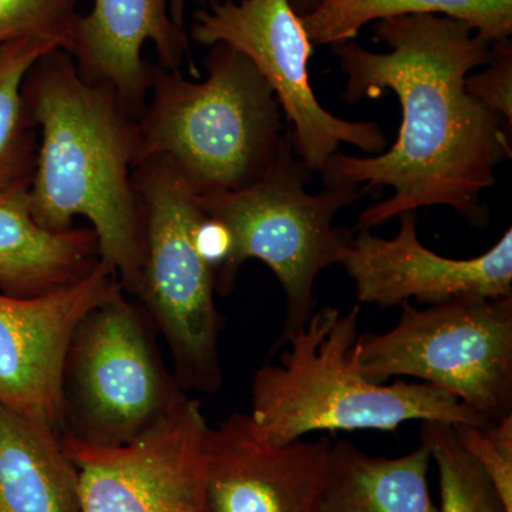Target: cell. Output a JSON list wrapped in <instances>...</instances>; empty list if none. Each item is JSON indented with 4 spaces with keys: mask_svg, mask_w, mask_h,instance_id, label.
<instances>
[{
    "mask_svg": "<svg viewBox=\"0 0 512 512\" xmlns=\"http://www.w3.org/2000/svg\"><path fill=\"white\" fill-rule=\"evenodd\" d=\"M429 448L396 458L332 443L319 512H440L431 498Z\"/></svg>",
    "mask_w": 512,
    "mask_h": 512,
    "instance_id": "17",
    "label": "cell"
},
{
    "mask_svg": "<svg viewBox=\"0 0 512 512\" xmlns=\"http://www.w3.org/2000/svg\"><path fill=\"white\" fill-rule=\"evenodd\" d=\"M63 49L53 37H25L0 46V183L19 180L10 173V165L18 167L20 143L25 138L29 120L23 100V84L36 62L47 53Z\"/></svg>",
    "mask_w": 512,
    "mask_h": 512,
    "instance_id": "20",
    "label": "cell"
},
{
    "mask_svg": "<svg viewBox=\"0 0 512 512\" xmlns=\"http://www.w3.org/2000/svg\"><path fill=\"white\" fill-rule=\"evenodd\" d=\"M407 15L461 20L490 42L512 33V0H325L301 19L313 47H333L353 42L370 23Z\"/></svg>",
    "mask_w": 512,
    "mask_h": 512,
    "instance_id": "18",
    "label": "cell"
},
{
    "mask_svg": "<svg viewBox=\"0 0 512 512\" xmlns=\"http://www.w3.org/2000/svg\"><path fill=\"white\" fill-rule=\"evenodd\" d=\"M360 308L326 306L285 345L281 365L252 380L249 413L259 436L286 446L315 431H396L407 421L483 426L485 421L429 383H372L359 366Z\"/></svg>",
    "mask_w": 512,
    "mask_h": 512,
    "instance_id": "4",
    "label": "cell"
},
{
    "mask_svg": "<svg viewBox=\"0 0 512 512\" xmlns=\"http://www.w3.org/2000/svg\"><path fill=\"white\" fill-rule=\"evenodd\" d=\"M204 63L201 82L153 66L150 103L137 119L136 167L161 161L197 197L258 183L286 136L281 104L247 57L217 43Z\"/></svg>",
    "mask_w": 512,
    "mask_h": 512,
    "instance_id": "3",
    "label": "cell"
},
{
    "mask_svg": "<svg viewBox=\"0 0 512 512\" xmlns=\"http://www.w3.org/2000/svg\"><path fill=\"white\" fill-rule=\"evenodd\" d=\"M359 366L372 383L416 377L498 423L512 414V296L403 303L394 328L359 336Z\"/></svg>",
    "mask_w": 512,
    "mask_h": 512,
    "instance_id": "7",
    "label": "cell"
},
{
    "mask_svg": "<svg viewBox=\"0 0 512 512\" xmlns=\"http://www.w3.org/2000/svg\"><path fill=\"white\" fill-rule=\"evenodd\" d=\"M195 241L202 258L214 269L217 278L218 271L227 264L231 255V232L220 220L204 214L195 231Z\"/></svg>",
    "mask_w": 512,
    "mask_h": 512,
    "instance_id": "24",
    "label": "cell"
},
{
    "mask_svg": "<svg viewBox=\"0 0 512 512\" xmlns=\"http://www.w3.org/2000/svg\"><path fill=\"white\" fill-rule=\"evenodd\" d=\"M30 181L0 183V289L19 298L77 284L101 261L92 227L50 231L36 221Z\"/></svg>",
    "mask_w": 512,
    "mask_h": 512,
    "instance_id": "15",
    "label": "cell"
},
{
    "mask_svg": "<svg viewBox=\"0 0 512 512\" xmlns=\"http://www.w3.org/2000/svg\"><path fill=\"white\" fill-rule=\"evenodd\" d=\"M421 443L439 470L440 512H508L483 468L461 446L454 426L423 421Z\"/></svg>",
    "mask_w": 512,
    "mask_h": 512,
    "instance_id": "19",
    "label": "cell"
},
{
    "mask_svg": "<svg viewBox=\"0 0 512 512\" xmlns=\"http://www.w3.org/2000/svg\"><path fill=\"white\" fill-rule=\"evenodd\" d=\"M461 446L483 468L508 512H512V414L494 424L454 426Z\"/></svg>",
    "mask_w": 512,
    "mask_h": 512,
    "instance_id": "22",
    "label": "cell"
},
{
    "mask_svg": "<svg viewBox=\"0 0 512 512\" xmlns=\"http://www.w3.org/2000/svg\"><path fill=\"white\" fill-rule=\"evenodd\" d=\"M332 440L275 446L251 416L234 413L205 437L211 512H319Z\"/></svg>",
    "mask_w": 512,
    "mask_h": 512,
    "instance_id": "13",
    "label": "cell"
},
{
    "mask_svg": "<svg viewBox=\"0 0 512 512\" xmlns=\"http://www.w3.org/2000/svg\"><path fill=\"white\" fill-rule=\"evenodd\" d=\"M191 37L205 47L225 43L254 64L293 126L296 156L312 173L343 143L370 154L386 150L376 121L340 119L316 99L308 70L313 46L289 0H210L195 13Z\"/></svg>",
    "mask_w": 512,
    "mask_h": 512,
    "instance_id": "9",
    "label": "cell"
},
{
    "mask_svg": "<svg viewBox=\"0 0 512 512\" xmlns=\"http://www.w3.org/2000/svg\"><path fill=\"white\" fill-rule=\"evenodd\" d=\"M82 0H0V46L25 37H53L67 50Z\"/></svg>",
    "mask_w": 512,
    "mask_h": 512,
    "instance_id": "21",
    "label": "cell"
},
{
    "mask_svg": "<svg viewBox=\"0 0 512 512\" xmlns=\"http://www.w3.org/2000/svg\"><path fill=\"white\" fill-rule=\"evenodd\" d=\"M40 146L30 181L33 217L50 231L87 218L101 261L136 296L144 258V217L133 183L137 119L117 94L89 82L63 49L47 53L23 84Z\"/></svg>",
    "mask_w": 512,
    "mask_h": 512,
    "instance_id": "2",
    "label": "cell"
},
{
    "mask_svg": "<svg viewBox=\"0 0 512 512\" xmlns=\"http://www.w3.org/2000/svg\"><path fill=\"white\" fill-rule=\"evenodd\" d=\"M481 72L468 74L466 90L473 99L503 120L505 128L512 127V42L507 39L493 42L490 62Z\"/></svg>",
    "mask_w": 512,
    "mask_h": 512,
    "instance_id": "23",
    "label": "cell"
},
{
    "mask_svg": "<svg viewBox=\"0 0 512 512\" xmlns=\"http://www.w3.org/2000/svg\"><path fill=\"white\" fill-rule=\"evenodd\" d=\"M133 183L144 217V258L136 298L163 333L181 389L220 392L225 318L215 305V271L195 241L205 212L197 195L161 161L138 164Z\"/></svg>",
    "mask_w": 512,
    "mask_h": 512,
    "instance_id": "6",
    "label": "cell"
},
{
    "mask_svg": "<svg viewBox=\"0 0 512 512\" xmlns=\"http://www.w3.org/2000/svg\"><path fill=\"white\" fill-rule=\"evenodd\" d=\"M184 394L161 363L140 309L120 291L87 313L70 340L63 434L93 446H126Z\"/></svg>",
    "mask_w": 512,
    "mask_h": 512,
    "instance_id": "8",
    "label": "cell"
},
{
    "mask_svg": "<svg viewBox=\"0 0 512 512\" xmlns=\"http://www.w3.org/2000/svg\"><path fill=\"white\" fill-rule=\"evenodd\" d=\"M289 2H291L296 15L303 18V16L309 15L313 10L319 8L325 0H289Z\"/></svg>",
    "mask_w": 512,
    "mask_h": 512,
    "instance_id": "26",
    "label": "cell"
},
{
    "mask_svg": "<svg viewBox=\"0 0 512 512\" xmlns=\"http://www.w3.org/2000/svg\"><path fill=\"white\" fill-rule=\"evenodd\" d=\"M372 52L353 42L333 46L346 74L350 104L396 94L402 123L396 143L375 157L333 154L322 168L326 188L390 187L369 205L356 231H370L407 211L453 208L473 227L487 228L484 191L497 183L495 167L511 157L503 120L466 90L468 74L490 62L493 42L466 22L441 15H407L373 23Z\"/></svg>",
    "mask_w": 512,
    "mask_h": 512,
    "instance_id": "1",
    "label": "cell"
},
{
    "mask_svg": "<svg viewBox=\"0 0 512 512\" xmlns=\"http://www.w3.org/2000/svg\"><path fill=\"white\" fill-rule=\"evenodd\" d=\"M168 2H170L171 19L178 28L185 29V9H187V3L190 0H168ZM192 2H198L205 6L210 0H192Z\"/></svg>",
    "mask_w": 512,
    "mask_h": 512,
    "instance_id": "25",
    "label": "cell"
},
{
    "mask_svg": "<svg viewBox=\"0 0 512 512\" xmlns=\"http://www.w3.org/2000/svg\"><path fill=\"white\" fill-rule=\"evenodd\" d=\"M312 171L296 156L291 133L275 163L258 183L238 192L198 197L202 210L217 218L232 235L227 264L215 278V288L228 295L248 259L264 262L284 288L286 320L275 348L305 328L316 311L313 295L320 272L342 264L352 245V229L335 227L336 215L362 198L365 188L306 191Z\"/></svg>",
    "mask_w": 512,
    "mask_h": 512,
    "instance_id": "5",
    "label": "cell"
},
{
    "mask_svg": "<svg viewBox=\"0 0 512 512\" xmlns=\"http://www.w3.org/2000/svg\"><path fill=\"white\" fill-rule=\"evenodd\" d=\"M399 234L384 239L357 231L342 265L355 282L357 299L379 309L416 299L439 305L453 299L512 296V229L490 251L451 259L421 244L414 211L400 214Z\"/></svg>",
    "mask_w": 512,
    "mask_h": 512,
    "instance_id": "12",
    "label": "cell"
},
{
    "mask_svg": "<svg viewBox=\"0 0 512 512\" xmlns=\"http://www.w3.org/2000/svg\"><path fill=\"white\" fill-rule=\"evenodd\" d=\"M207 419L184 394L126 446L99 447L63 434L83 512H211L205 485Z\"/></svg>",
    "mask_w": 512,
    "mask_h": 512,
    "instance_id": "10",
    "label": "cell"
},
{
    "mask_svg": "<svg viewBox=\"0 0 512 512\" xmlns=\"http://www.w3.org/2000/svg\"><path fill=\"white\" fill-rule=\"evenodd\" d=\"M147 42L156 47L160 67L181 70L188 39L170 15L168 0H93L79 15L66 52L89 82L117 94L136 119L146 107L153 66L143 59Z\"/></svg>",
    "mask_w": 512,
    "mask_h": 512,
    "instance_id": "14",
    "label": "cell"
},
{
    "mask_svg": "<svg viewBox=\"0 0 512 512\" xmlns=\"http://www.w3.org/2000/svg\"><path fill=\"white\" fill-rule=\"evenodd\" d=\"M60 437L47 421L0 404V512H83Z\"/></svg>",
    "mask_w": 512,
    "mask_h": 512,
    "instance_id": "16",
    "label": "cell"
},
{
    "mask_svg": "<svg viewBox=\"0 0 512 512\" xmlns=\"http://www.w3.org/2000/svg\"><path fill=\"white\" fill-rule=\"evenodd\" d=\"M123 291L106 262L77 284L35 298L0 292V404L63 434L64 359L84 316Z\"/></svg>",
    "mask_w": 512,
    "mask_h": 512,
    "instance_id": "11",
    "label": "cell"
}]
</instances>
